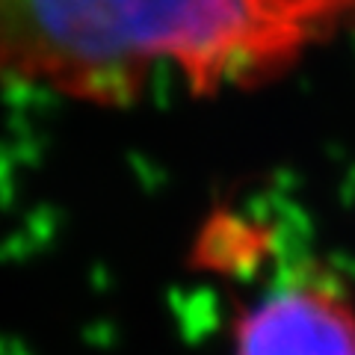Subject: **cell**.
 Segmentation results:
<instances>
[{"label": "cell", "instance_id": "1", "mask_svg": "<svg viewBox=\"0 0 355 355\" xmlns=\"http://www.w3.org/2000/svg\"><path fill=\"white\" fill-rule=\"evenodd\" d=\"M157 62L178 65L196 95L293 65L246 0H0V77L125 107Z\"/></svg>", "mask_w": 355, "mask_h": 355}, {"label": "cell", "instance_id": "2", "mask_svg": "<svg viewBox=\"0 0 355 355\" xmlns=\"http://www.w3.org/2000/svg\"><path fill=\"white\" fill-rule=\"evenodd\" d=\"M234 355H355V308L326 266L305 261L240 317Z\"/></svg>", "mask_w": 355, "mask_h": 355}, {"label": "cell", "instance_id": "3", "mask_svg": "<svg viewBox=\"0 0 355 355\" xmlns=\"http://www.w3.org/2000/svg\"><path fill=\"white\" fill-rule=\"evenodd\" d=\"M252 18L287 60L323 42L338 24L355 15V0H246Z\"/></svg>", "mask_w": 355, "mask_h": 355}, {"label": "cell", "instance_id": "4", "mask_svg": "<svg viewBox=\"0 0 355 355\" xmlns=\"http://www.w3.org/2000/svg\"><path fill=\"white\" fill-rule=\"evenodd\" d=\"M266 246H270V237L261 225H252L249 219L222 210L205 222L193 249V261L196 266L214 272L246 275L263 261Z\"/></svg>", "mask_w": 355, "mask_h": 355}]
</instances>
